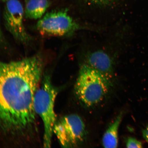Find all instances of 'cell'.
Masks as SVG:
<instances>
[{"instance_id": "cell-1", "label": "cell", "mask_w": 148, "mask_h": 148, "mask_svg": "<svg viewBox=\"0 0 148 148\" xmlns=\"http://www.w3.org/2000/svg\"><path fill=\"white\" fill-rule=\"evenodd\" d=\"M44 63L40 55L0 64V119L3 130L22 133L36 121L34 106Z\"/></svg>"}, {"instance_id": "cell-2", "label": "cell", "mask_w": 148, "mask_h": 148, "mask_svg": "<svg viewBox=\"0 0 148 148\" xmlns=\"http://www.w3.org/2000/svg\"><path fill=\"white\" fill-rule=\"evenodd\" d=\"M110 84L109 77L85 64L79 69L75 86V93L83 104L92 107L102 101Z\"/></svg>"}, {"instance_id": "cell-3", "label": "cell", "mask_w": 148, "mask_h": 148, "mask_svg": "<svg viewBox=\"0 0 148 148\" xmlns=\"http://www.w3.org/2000/svg\"><path fill=\"white\" fill-rule=\"evenodd\" d=\"M58 93V89L53 84L50 77L46 75L35 95L34 110L43 123V145L45 148L50 147L51 145L53 127L57 121L54 106Z\"/></svg>"}, {"instance_id": "cell-4", "label": "cell", "mask_w": 148, "mask_h": 148, "mask_svg": "<svg viewBox=\"0 0 148 148\" xmlns=\"http://www.w3.org/2000/svg\"><path fill=\"white\" fill-rule=\"evenodd\" d=\"M36 27L42 34L60 36L71 34L82 27L66 10L47 13L39 20Z\"/></svg>"}, {"instance_id": "cell-5", "label": "cell", "mask_w": 148, "mask_h": 148, "mask_svg": "<svg viewBox=\"0 0 148 148\" xmlns=\"http://www.w3.org/2000/svg\"><path fill=\"white\" fill-rule=\"evenodd\" d=\"M86 129L84 122L76 114L63 116L57 121L53 129L60 145L68 148L77 145L84 138Z\"/></svg>"}, {"instance_id": "cell-6", "label": "cell", "mask_w": 148, "mask_h": 148, "mask_svg": "<svg viewBox=\"0 0 148 148\" xmlns=\"http://www.w3.org/2000/svg\"><path fill=\"white\" fill-rule=\"evenodd\" d=\"M3 13L5 29L18 42L27 44L31 37L27 33L23 23L25 12L23 5L18 0H7Z\"/></svg>"}, {"instance_id": "cell-7", "label": "cell", "mask_w": 148, "mask_h": 148, "mask_svg": "<svg viewBox=\"0 0 148 148\" xmlns=\"http://www.w3.org/2000/svg\"><path fill=\"white\" fill-rule=\"evenodd\" d=\"M86 64L104 74L109 78L113 69V62L106 52L97 50L86 55Z\"/></svg>"}, {"instance_id": "cell-8", "label": "cell", "mask_w": 148, "mask_h": 148, "mask_svg": "<svg viewBox=\"0 0 148 148\" xmlns=\"http://www.w3.org/2000/svg\"><path fill=\"white\" fill-rule=\"evenodd\" d=\"M123 117V114L121 113L105 131L102 139V143L103 147L106 148L118 147V130Z\"/></svg>"}, {"instance_id": "cell-9", "label": "cell", "mask_w": 148, "mask_h": 148, "mask_svg": "<svg viewBox=\"0 0 148 148\" xmlns=\"http://www.w3.org/2000/svg\"><path fill=\"white\" fill-rule=\"evenodd\" d=\"M49 5L48 0H25V16L31 19H40Z\"/></svg>"}, {"instance_id": "cell-10", "label": "cell", "mask_w": 148, "mask_h": 148, "mask_svg": "<svg viewBox=\"0 0 148 148\" xmlns=\"http://www.w3.org/2000/svg\"><path fill=\"white\" fill-rule=\"evenodd\" d=\"M126 145L127 147L128 148H140L143 147L141 142L132 137H129L127 138Z\"/></svg>"}, {"instance_id": "cell-11", "label": "cell", "mask_w": 148, "mask_h": 148, "mask_svg": "<svg viewBox=\"0 0 148 148\" xmlns=\"http://www.w3.org/2000/svg\"><path fill=\"white\" fill-rule=\"evenodd\" d=\"M142 133L144 138L148 143V125L144 130Z\"/></svg>"}, {"instance_id": "cell-12", "label": "cell", "mask_w": 148, "mask_h": 148, "mask_svg": "<svg viewBox=\"0 0 148 148\" xmlns=\"http://www.w3.org/2000/svg\"><path fill=\"white\" fill-rule=\"evenodd\" d=\"M98 1H108V0H98Z\"/></svg>"}, {"instance_id": "cell-13", "label": "cell", "mask_w": 148, "mask_h": 148, "mask_svg": "<svg viewBox=\"0 0 148 148\" xmlns=\"http://www.w3.org/2000/svg\"><path fill=\"white\" fill-rule=\"evenodd\" d=\"M2 1H7V0H2Z\"/></svg>"}]
</instances>
